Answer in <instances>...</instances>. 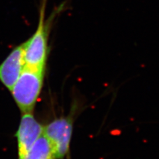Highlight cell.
Here are the masks:
<instances>
[{"instance_id": "obj_1", "label": "cell", "mask_w": 159, "mask_h": 159, "mask_svg": "<svg viewBox=\"0 0 159 159\" xmlns=\"http://www.w3.org/2000/svg\"><path fill=\"white\" fill-rule=\"evenodd\" d=\"M44 70L33 69L25 66L11 91L22 113L32 112L41 93Z\"/></svg>"}, {"instance_id": "obj_2", "label": "cell", "mask_w": 159, "mask_h": 159, "mask_svg": "<svg viewBox=\"0 0 159 159\" xmlns=\"http://www.w3.org/2000/svg\"><path fill=\"white\" fill-rule=\"evenodd\" d=\"M48 57V27L44 21V6L42 7L38 27L32 37L25 42V66L33 69L45 70Z\"/></svg>"}, {"instance_id": "obj_3", "label": "cell", "mask_w": 159, "mask_h": 159, "mask_svg": "<svg viewBox=\"0 0 159 159\" xmlns=\"http://www.w3.org/2000/svg\"><path fill=\"white\" fill-rule=\"evenodd\" d=\"M72 130L70 117L57 119L43 127V135L51 143L57 159H62L68 152Z\"/></svg>"}, {"instance_id": "obj_4", "label": "cell", "mask_w": 159, "mask_h": 159, "mask_svg": "<svg viewBox=\"0 0 159 159\" xmlns=\"http://www.w3.org/2000/svg\"><path fill=\"white\" fill-rule=\"evenodd\" d=\"M16 136L19 159H24L43 133V126L34 118L32 112L22 113Z\"/></svg>"}, {"instance_id": "obj_5", "label": "cell", "mask_w": 159, "mask_h": 159, "mask_svg": "<svg viewBox=\"0 0 159 159\" xmlns=\"http://www.w3.org/2000/svg\"><path fill=\"white\" fill-rule=\"evenodd\" d=\"M25 43L15 47L0 64V82L11 90L25 66L24 59Z\"/></svg>"}, {"instance_id": "obj_6", "label": "cell", "mask_w": 159, "mask_h": 159, "mask_svg": "<svg viewBox=\"0 0 159 159\" xmlns=\"http://www.w3.org/2000/svg\"><path fill=\"white\" fill-rule=\"evenodd\" d=\"M24 159H57L53 148L43 133Z\"/></svg>"}]
</instances>
